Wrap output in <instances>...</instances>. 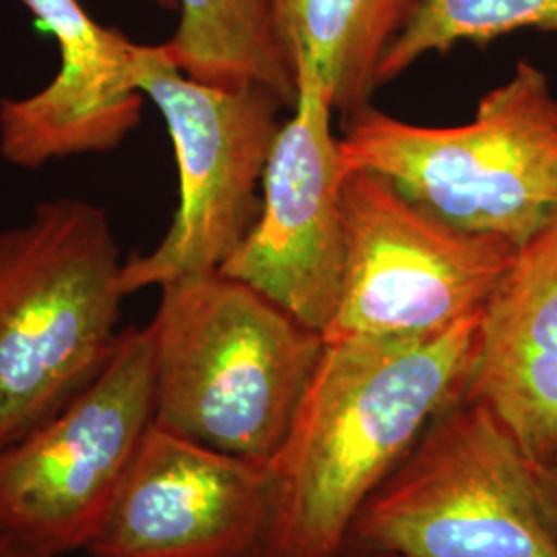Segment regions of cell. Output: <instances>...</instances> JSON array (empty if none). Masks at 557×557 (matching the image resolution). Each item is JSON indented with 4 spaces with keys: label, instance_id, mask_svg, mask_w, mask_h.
<instances>
[{
    "label": "cell",
    "instance_id": "cell-11",
    "mask_svg": "<svg viewBox=\"0 0 557 557\" xmlns=\"http://www.w3.org/2000/svg\"><path fill=\"white\" fill-rule=\"evenodd\" d=\"M59 48V71L40 91L0 100V158L40 170L110 153L139 126L143 44L94 20L81 0H20Z\"/></svg>",
    "mask_w": 557,
    "mask_h": 557
},
{
    "label": "cell",
    "instance_id": "cell-1",
    "mask_svg": "<svg viewBox=\"0 0 557 557\" xmlns=\"http://www.w3.org/2000/svg\"><path fill=\"white\" fill-rule=\"evenodd\" d=\"M481 312L428 335L324 338L269 469L260 557H343L361 506L425 428L467 397Z\"/></svg>",
    "mask_w": 557,
    "mask_h": 557
},
{
    "label": "cell",
    "instance_id": "cell-14",
    "mask_svg": "<svg viewBox=\"0 0 557 557\" xmlns=\"http://www.w3.org/2000/svg\"><path fill=\"white\" fill-rule=\"evenodd\" d=\"M178 27L163 41L180 71L200 83L262 87L296 108L298 85L278 46L273 0H176Z\"/></svg>",
    "mask_w": 557,
    "mask_h": 557
},
{
    "label": "cell",
    "instance_id": "cell-18",
    "mask_svg": "<svg viewBox=\"0 0 557 557\" xmlns=\"http://www.w3.org/2000/svg\"><path fill=\"white\" fill-rule=\"evenodd\" d=\"M153 4H158L160 9L163 11H176L178 9V4H176V0H151Z\"/></svg>",
    "mask_w": 557,
    "mask_h": 557
},
{
    "label": "cell",
    "instance_id": "cell-15",
    "mask_svg": "<svg viewBox=\"0 0 557 557\" xmlns=\"http://www.w3.org/2000/svg\"><path fill=\"white\" fill-rule=\"evenodd\" d=\"M520 29L557 34V0H419L380 62L379 83L397 79L430 52L487 46Z\"/></svg>",
    "mask_w": 557,
    "mask_h": 557
},
{
    "label": "cell",
    "instance_id": "cell-6",
    "mask_svg": "<svg viewBox=\"0 0 557 557\" xmlns=\"http://www.w3.org/2000/svg\"><path fill=\"white\" fill-rule=\"evenodd\" d=\"M137 85L170 133L180 199L160 244L124 260V296L220 271L259 218L264 168L283 124L277 96L193 79L163 44H143Z\"/></svg>",
    "mask_w": 557,
    "mask_h": 557
},
{
    "label": "cell",
    "instance_id": "cell-2",
    "mask_svg": "<svg viewBox=\"0 0 557 557\" xmlns=\"http://www.w3.org/2000/svg\"><path fill=\"white\" fill-rule=\"evenodd\" d=\"M153 423L271 462L319 366L324 337L220 271L160 287Z\"/></svg>",
    "mask_w": 557,
    "mask_h": 557
},
{
    "label": "cell",
    "instance_id": "cell-3",
    "mask_svg": "<svg viewBox=\"0 0 557 557\" xmlns=\"http://www.w3.org/2000/svg\"><path fill=\"white\" fill-rule=\"evenodd\" d=\"M119 239L91 200L40 202L0 230V448L94 382L120 337Z\"/></svg>",
    "mask_w": 557,
    "mask_h": 557
},
{
    "label": "cell",
    "instance_id": "cell-13",
    "mask_svg": "<svg viewBox=\"0 0 557 557\" xmlns=\"http://www.w3.org/2000/svg\"><path fill=\"white\" fill-rule=\"evenodd\" d=\"M419 0H273L278 46L294 77L317 73L335 112L349 119L370 106L391 44Z\"/></svg>",
    "mask_w": 557,
    "mask_h": 557
},
{
    "label": "cell",
    "instance_id": "cell-17",
    "mask_svg": "<svg viewBox=\"0 0 557 557\" xmlns=\"http://www.w3.org/2000/svg\"><path fill=\"white\" fill-rule=\"evenodd\" d=\"M0 557H40L34 556V554H29V552H25V549H20V547H15V545H11V543H7V541H2L0 539ZM343 557H391L384 556V554H370V552H347Z\"/></svg>",
    "mask_w": 557,
    "mask_h": 557
},
{
    "label": "cell",
    "instance_id": "cell-8",
    "mask_svg": "<svg viewBox=\"0 0 557 557\" xmlns=\"http://www.w3.org/2000/svg\"><path fill=\"white\" fill-rule=\"evenodd\" d=\"M345 278L324 338L438 333L479 314L517 257L508 239L471 234L372 172H349Z\"/></svg>",
    "mask_w": 557,
    "mask_h": 557
},
{
    "label": "cell",
    "instance_id": "cell-16",
    "mask_svg": "<svg viewBox=\"0 0 557 557\" xmlns=\"http://www.w3.org/2000/svg\"><path fill=\"white\" fill-rule=\"evenodd\" d=\"M535 475L543 510L557 531V455L545 462H535Z\"/></svg>",
    "mask_w": 557,
    "mask_h": 557
},
{
    "label": "cell",
    "instance_id": "cell-12",
    "mask_svg": "<svg viewBox=\"0 0 557 557\" xmlns=\"http://www.w3.org/2000/svg\"><path fill=\"white\" fill-rule=\"evenodd\" d=\"M465 398L487 405L533 462L557 455V220L518 248L485 301Z\"/></svg>",
    "mask_w": 557,
    "mask_h": 557
},
{
    "label": "cell",
    "instance_id": "cell-7",
    "mask_svg": "<svg viewBox=\"0 0 557 557\" xmlns=\"http://www.w3.org/2000/svg\"><path fill=\"white\" fill-rule=\"evenodd\" d=\"M153 419V337L124 329L79 397L0 448V539L40 557L87 549Z\"/></svg>",
    "mask_w": 557,
    "mask_h": 557
},
{
    "label": "cell",
    "instance_id": "cell-4",
    "mask_svg": "<svg viewBox=\"0 0 557 557\" xmlns=\"http://www.w3.org/2000/svg\"><path fill=\"white\" fill-rule=\"evenodd\" d=\"M345 124L338 147L349 172L379 174L458 230L520 248L557 220V98L527 60L469 124L418 126L372 106Z\"/></svg>",
    "mask_w": 557,
    "mask_h": 557
},
{
    "label": "cell",
    "instance_id": "cell-9",
    "mask_svg": "<svg viewBox=\"0 0 557 557\" xmlns=\"http://www.w3.org/2000/svg\"><path fill=\"white\" fill-rule=\"evenodd\" d=\"M298 101L262 176L259 218L220 273L246 283L312 331L331 326L345 278L349 170L331 128V94L317 73H296Z\"/></svg>",
    "mask_w": 557,
    "mask_h": 557
},
{
    "label": "cell",
    "instance_id": "cell-5",
    "mask_svg": "<svg viewBox=\"0 0 557 557\" xmlns=\"http://www.w3.org/2000/svg\"><path fill=\"white\" fill-rule=\"evenodd\" d=\"M347 552L557 557V531L539 498L535 462L487 405L465 398L366 499Z\"/></svg>",
    "mask_w": 557,
    "mask_h": 557
},
{
    "label": "cell",
    "instance_id": "cell-10",
    "mask_svg": "<svg viewBox=\"0 0 557 557\" xmlns=\"http://www.w3.org/2000/svg\"><path fill=\"white\" fill-rule=\"evenodd\" d=\"M269 462L234 457L151 425L91 557H260L269 533Z\"/></svg>",
    "mask_w": 557,
    "mask_h": 557
}]
</instances>
